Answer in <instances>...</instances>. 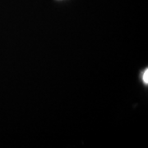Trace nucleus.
Masks as SVG:
<instances>
[{
  "instance_id": "f257e3e1",
  "label": "nucleus",
  "mask_w": 148,
  "mask_h": 148,
  "mask_svg": "<svg viewBox=\"0 0 148 148\" xmlns=\"http://www.w3.org/2000/svg\"><path fill=\"white\" fill-rule=\"evenodd\" d=\"M143 82L146 83V84H148V70L147 69L145 71V73L143 74Z\"/></svg>"
}]
</instances>
